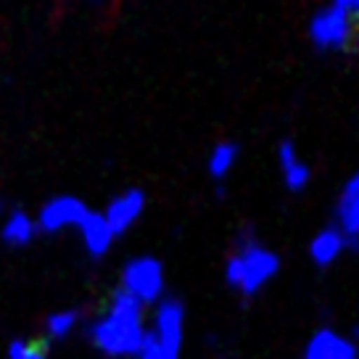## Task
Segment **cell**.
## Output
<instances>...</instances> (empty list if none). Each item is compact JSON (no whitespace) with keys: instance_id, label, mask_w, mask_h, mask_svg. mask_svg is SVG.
Returning <instances> with one entry per match:
<instances>
[{"instance_id":"obj_8","label":"cell","mask_w":359,"mask_h":359,"mask_svg":"<svg viewBox=\"0 0 359 359\" xmlns=\"http://www.w3.org/2000/svg\"><path fill=\"white\" fill-rule=\"evenodd\" d=\"M302 359H359V348L351 338L341 336L333 327H320L306 341Z\"/></svg>"},{"instance_id":"obj_5","label":"cell","mask_w":359,"mask_h":359,"mask_svg":"<svg viewBox=\"0 0 359 359\" xmlns=\"http://www.w3.org/2000/svg\"><path fill=\"white\" fill-rule=\"evenodd\" d=\"M354 34H357V22L333 3L314 11V16L309 19V40L314 48L327 50V53L348 48L354 43Z\"/></svg>"},{"instance_id":"obj_7","label":"cell","mask_w":359,"mask_h":359,"mask_svg":"<svg viewBox=\"0 0 359 359\" xmlns=\"http://www.w3.org/2000/svg\"><path fill=\"white\" fill-rule=\"evenodd\" d=\"M143 212H146V193L140 188H124L122 193L109 198V203H106V209L101 214L114 230V236L119 238L124 233H130L135 224L140 222Z\"/></svg>"},{"instance_id":"obj_4","label":"cell","mask_w":359,"mask_h":359,"mask_svg":"<svg viewBox=\"0 0 359 359\" xmlns=\"http://www.w3.org/2000/svg\"><path fill=\"white\" fill-rule=\"evenodd\" d=\"M119 291L143 306L158 304L167 291L164 264L151 254H137V257L127 259L119 272Z\"/></svg>"},{"instance_id":"obj_1","label":"cell","mask_w":359,"mask_h":359,"mask_svg":"<svg viewBox=\"0 0 359 359\" xmlns=\"http://www.w3.org/2000/svg\"><path fill=\"white\" fill-rule=\"evenodd\" d=\"M148 330L146 306L119 288L88 323V341L106 359H135Z\"/></svg>"},{"instance_id":"obj_6","label":"cell","mask_w":359,"mask_h":359,"mask_svg":"<svg viewBox=\"0 0 359 359\" xmlns=\"http://www.w3.org/2000/svg\"><path fill=\"white\" fill-rule=\"evenodd\" d=\"M88 212L90 206L79 196H72V193L50 196L34 212L37 233H43V236H58V233H67V230H77L79 222L85 219Z\"/></svg>"},{"instance_id":"obj_3","label":"cell","mask_w":359,"mask_h":359,"mask_svg":"<svg viewBox=\"0 0 359 359\" xmlns=\"http://www.w3.org/2000/svg\"><path fill=\"white\" fill-rule=\"evenodd\" d=\"M185 344V306L175 296L154 304L143 346L135 359H180Z\"/></svg>"},{"instance_id":"obj_16","label":"cell","mask_w":359,"mask_h":359,"mask_svg":"<svg viewBox=\"0 0 359 359\" xmlns=\"http://www.w3.org/2000/svg\"><path fill=\"white\" fill-rule=\"evenodd\" d=\"M6 359H50L48 357V346L43 341H32V338H13L8 348H6Z\"/></svg>"},{"instance_id":"obj_17","label":"cell","mask_w":359,"mask_h":359,"mask_svg":"<svg viewBox=\"0 0 359 359\" xmlns=\"http://www.w3.org/2000/svg\"><path fill=\"white\" fill-rule=\"evenodd\" d=\"M333 6L344 8L354 22H359V0H333Z\"/></svg>"},{"instance_id":"obj_13","label":"cell","mask_w":359,"mask_h":359,"mask_svg":"<svg viewBox=\"0 0 359 359\" xmlns=\"http://www.w3.org/2000/svg\"><path fill=\"white\" fill-rule=\"evenodd\" d=\"M37 233V222L34 214L24 212V209H11L0 217V241L8 248H27Z\"/></svg>"},{"instance_id":"obj_20","label":"cell","mask_w":359,"mask_h":359,"mask_svg":"<svg viewBox=\"0 0 359 359\" xmlns=\"http://www.w3.org/2000/svg\"><path fill=\"white\" fill-rule=\"evenodd\" d=\"M357 336H359V327H357Z\"/></svg>"},{"instance_id":"obj_19","label":"cell","mask_w":359,"mask_h":359,"mask_svg":"<svg viewBox=\"0 0 359 359\" xmlns=\"http://www.w3.org/2000/svg\"><path fill=\"white\" fill-rule=\"evenodd\" d=\"M0 217H3V206H0Z\"/></svg>"},{"instance_id":"obj_10","label":"cell","mask_w":359,"mask_h":359,"mask_svg":"<svg viewBox=\"0 0 359 359\" xmlns=\"http://www.w3.org/2000/svg\"><path fill=\"white\" fill-rule=\"evenodd\" d=\"M336 227L348 238L351 246L359 243V169L344 182L336 198Z\"/></svg>"},{"instance_id":"obj_2","label":"cell","mask_w":359,"mask_h":359,"mask_svg":"<svg viewBox=\"0 0 359 359\" xmlns=\"http://www.w3.org/2000/svg\"><path fill=\"white\" fill-rule=\"evenodd\" d=\"M280 272V257L254 236H241L236 251L224 262V280L241 296H257Z\"/></svg>"},{"instance_id":"obj_18","label":"cell","mask_w":359,"mask_h":359,"mask_svg":"<svg viewBox=\"0 0 359 359\" xmlns=\"http://www.w3.org/2000/svg\"><path fill=\"white\" fill-rule=\"evenodd\" d=\"M354 43H357V48H359V27H357V34H354Z\"/></svg>"},{"instance_id":"obj_15","label":"cell","mask_w":359,"mask_h":359,"mask_svg":"<svg viewBox=\"0 0 359 359\" xmlns=\"http://www.w3.org/2000/svg\"><path fill=\"white\" fill-rule=\"evenodd\" d=\"M238 158H241V146L233 140H222L209 151L206 156V169L214 180H224L233 169H236Z\"/></svg>"},{"instance_id":"obj_12","label":"cell","mask_w":359,"mask_h":359,"mask_svg":"<svg viewBox=\"0 0 359 359\" xmlns=\"http://www.w3.org/2000/svg\"><path fill=\"white\" fill-rule=\"evenodd\" d=\"M85 323V314L79 306H61V309H53V312L45 314L43 320V341L45 346H50V344H64L69 338L77 333L79 327Z\"/></svg>"},{"instance_id":"obj_11","label":"cell","mask_w":359,"mask_h":359,"mask_svg":"<svg viewBox=\"0 0 359 359\" xmlns=\"http://www.w3.org/2000/svg\"><path fill=\"white\" fill-rule=\"evenodd\" d=\"M275 156H278V167H280V177L285 182V188L291 193L304 191L312 180V169L306 164V158L302 156L299 146L293 140H280Z\"/></svg>"},{"instance_id":"obj_14","label":"cell","mask_w":359,"mask_h":359,"mask_svg":"<svg viewBox=\"0 0 359 359\" xmlns=\"http://www.w3.org/2000/svg\"><path fill=\"white\" fill-rule=\"evenodd\" d=\"M348 246H351L348 238L338 230L336 224H330V227L312 236V241H309V259L317 267H330V264H336L338 259L344 257V251Z\"/></svg>"},{"instance_id":"obj_9","label":"cell","mask_w":359,"mask_h":359,"mask_svg":"<svg viewBox=\"0 0 359 359\" xmlns=\"http://www.w3.org/2000/svg\"><path fill=\"white\" fill-rule=\"evenodd\" d=\"M77 236H79L82 248H85V254H88L90 259H103L114 248V243H116L114 230L109 227V222L103 219V214L95 212V209H90V212L85 214V219H82L77 227Z\"/></svg>"}]
</instances>
